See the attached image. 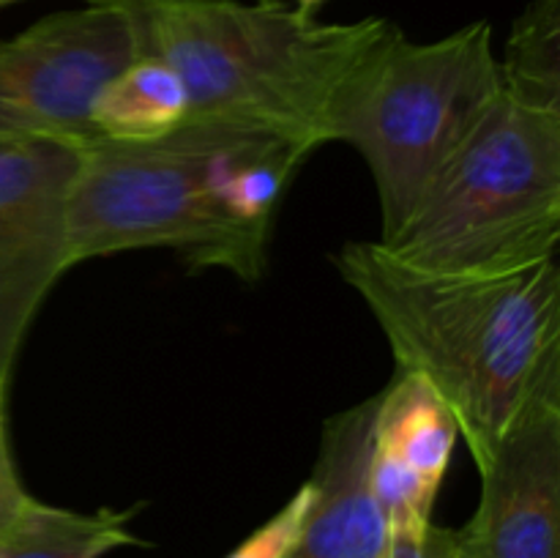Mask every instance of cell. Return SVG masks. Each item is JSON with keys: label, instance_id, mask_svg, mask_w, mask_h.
Returning a JSON list of instances; mask_svg holds the SVG:
<instances>
[{"label": "cell", "instance_id": "obj_1", "mask_svg": "<svg viewBox=\"0 0 560 558\" xmlns=\"http://www.w3.org/2000/svg\"><path fill=\"white\" fill-rule=\"evenodd\" d=\"M334 266L370 306L399 370L441 394L474 463L530 403L560 394L556 257L509 274H432L377 241H350Z\"/></svg>", "mask_w": 560, "mask_h": 558}, {"label": "cell", "instance_id": "obj_2", "mask_svg": "<svg viewBox=\"0 0 560 558\" xmlns=\"http://www.w3.org/2000/svg\"><path fill=\"white\" fill-rule=\"evenodd\" d=\"M282 151L310 156L271 131L211 118H186L145 142H85L69 195V266L170 246L189 266L257 282L268 233L238 217L233 189L249 164Z\"/></svg>", "mask_w": 560, "mask_h": 558}, {"label": "cell", "instance_id": "obj_3", "mask_svg": "<svg viewBox=\"0 0 560 558\" xmlns=\"http://www.w3.org/2000/svg\"><path fill=\"white\" fill-rule=\"evenodd\" d=\"M142 55L173 66L189 118L271 131L304 151L328 146L345 77L394 25L383 16L317 22L279 3L148 0L131 9Z\"/></svg>", "mask_w": 560, "mask_h": 558}, {"label": "cell", "instance_id": "obj_4", "mask_svg": "<svg viewBox=\"0 0 560 558\" xmlns=\"http://www.w3.org/2000/svg\"><path fill=\"white\" fill-rule=\"evenodd\" d=\"M498 93L487 20L438 42H410L392 25L361 55L334 98L328 137L350 142L375 178L381 244L402 230Z\"/></svg>", "mask_w": 560, "mask_h": 558}, {"label": "cell", "instance_id": "obj_5", "mask_svg": "<svg viewBox=\"0 0 560 558\" xmlns=\"http://www.w3.org/2000/svg\"><path fill=\"white\" fill-rule=\"evenodd\" d=\"M560 115L498 93L386 246L432 274H509L558 257Z\"/></svg>", "mask_w": 560, "mask_h": 558}, {"label": "cell", "instance_id": "obj_6", "mask_svg": "<svg viewBox=\"0 0 560 558\" xmlns=\"http://www.w3.org/2000/svg\"><path fill=\"white\" fill-rule=\"evenodd\" d=\"M142 55L131 9L88 3L0 42V140H96L102 88Z\"/></svg>", "mask_w": 560, "mask_h": 558}, {"label": "cell", "instance_id": "obj_7", "mask_svg": "<svg viewBox=\"0 0 560 558\" xmlns=\"http://www.w3.org/2000/svg\"><path fill=\"white\" fill-rule=\"evenodd\" d=\"M82 146L0 140V383L38 306L69 271V195Z\"/></svg>", "mask_w": 560, "mask_h": 558}, {"label": "cell", "instance_id": "obj_8", "mask_svg": "<svg viewBox=\"0 0 560 558\" xmlns=\"http://www.w3.org/2000/svg\"><path fill=\"white\" fill-rule=\"evenodd\" d=\"M476 468L481 498L457 558H560V394L530 403Z\"/></svg>", "mask_w": 560, "mask_h": 558}, {"label": "cell", "instance_id": "obj_9", "mask_svg": "<svg viewBox=\"0 0 560 558\" xmlns=\"http://www.w3.org/2000/svg\"><path fill=\"white\" fill-rule=\"evenodd\" d=\"M457 438L459 427L448 405L416 372L399 370L377 394L370 485L388 528L432 523Z\"/></svg>", "mask_w": 560, "mask_h": 558}, {"label": "cell", "instance_id": "obj_10", "mask_svg": "<svg viewBox=\"0 0 560 558\" xmlns=\"http://www.w3.org/2000/svg\"><path fill=\"white\" fill-rule=\"evenodd\" d=\"M377 394L323 425L310 518L288 558H386L388 523L372 496V419Z\"/></svg>", "mask_w": 560, "mask_h": 558}, {"label": "cell", "instance_id": "obj_11", "mask_svg": "<svg viewBox=\"0 0 560 558\" xmlns=\"http://www.w3.org/2000/svg\"><path fill=\"white\" fill-rule=\"evenodd\" d=\"M189 109V91L178 71L162 58L140 55L102 88L91 124L107 140L145 142L178 129Z\"/></svg>", "mask_w": 560, "mask_h": 558}, {"label": "cell", "instance_id": "obj_12", "mask_svg": "<svg viewBox=\"0 0 560 558\" xmlns=\"http://www.w3.org/2000/svg\"><path fill=\"white\" fill-rule=\"evenodd\" d=\"M135 509L74 512L31 498L0 536V558H104L120 547L142 545L129 528Z\"/></svg>", "mask_w": 560, "mask_h": 558}, {"label": "cell", "instance_id": "obj_13", "mask_svg": "<svg viewBox=\"0 0 560 558\" xmlns=\"http://www.w3.org/2000/svg\"><path fill=\"white\" fill-rule=\"evenodd\" d=\"M501 91L523 107L560 115V0H530L514 20Z\"/></svg>", "mask_w": 560, "mask_h": 558}, {"label": "cell", "instance_id": "obj_14", "mask_svg": "<svg viewBox=\"0 0 560 558\" xmlns=\"http://www.w3.org/2000/svg\"><path fill=\"white\" fill-rule=\"evenodd\" d=\"M312 501H315L312 481H304L299 492L271 520H266L255 534L246 536L228 558H288L299 542L301 531H304Z\"/></svg>", "mask_w": 560, "mask_h": 558}, {"label": "cell", "instance_id": "obj_15", "mask_svg": "<svg viewBox=\"0 0 560 558\" xmlns=\"http://www.w3.org/2000/svg\"><path fill=\"white\" fill-rule=\"evenodd\" d=\"M386 558H457V531L435 523L388 528Z\"/></svg>", "mask_w": 560, "mask_h": 558}, {"label": "cell", "instance_id": "obj_16", "mask_svg": "<svg viewBox=\"0 0 560 558\" xmlns=\"http://www.w3.org/2000/svg\"><path fill=\"white\" fill-rule=\"evenodd\" d=\"M31 498V492L22 487L14 457H11L9 435H5V383H0V536L20 518Z\"/></svg>", "mask_w": 560, "mask_h": 558}, {"label": "cell", "instance_id": "obj_17", "mask_svg": "<svg viewBox=\"0 0 560 558\" xmlns=\"http://www.w3.org/2000/svg\"><path fill=\"white\" fill-rule=\"evenodd\" d=\"M295 3H299V11H304V14H315L326 0H295Z\"/></svg>", "mask_w": 560, "mask_h": 558}, {"label": "cell", "instance_id": "obj_18", "mask_svg": "<svg viewBox=\"0 0 560 558\" xmlns=\"http://www.w3.org/2000/svg\"><path fill=\"white\" fill-rule=\"evenodd\" d=\"M91 3H113V5H126V9H135V5L148 3V0H91Z\"/></svg>", "mask_w": 560, "mask_h": 558}, {"label": "cell", "instance_id": "obj_19", "mask_svg": "<svg viewBox=\"0 0 560 558\" xmlns=\"http://www.w3.org/2000/svg\"><path fill=\"white\" fill-rule=\"evenodd\" d=\"M11 3H22V0H0V9H3V5H11ZM85 3H91V0H85Z\"/></svg>", "mask_w": 560, "mask_h": 558}]
</instances>
